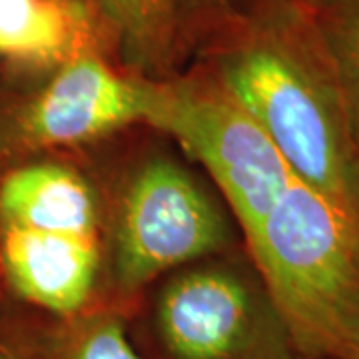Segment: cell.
<instances>
[{"label": "cell", "instance_id": "cell-11", "mask_svg": "<svg viewBox=\"0 0 359 359\" xmlns=\"http://www.w3.org/2000/svg\"><path fill=\"white\" fill-rule=\"evenodd\" d=\"M128 318L108 304L68 318L28 309L26 359H142L130 339Z\"/></svg>", "mask_w": 359, "mask_h": 359}, {"label": "cell", "instance_id": "cell-1", "mask_svg": "<svg viewBox=\"0 0 359 359\" xmlns=\"http://www.w3.org/2000/svg\"><path fill=\"white\" fill-rule=\"evenodd\" d=\"M192 60L222 80L297 178L359 214L351 122L308 11H233Z\"/></svg>", "mask_w": 359, "mask_h": 359}, {"label": "cell", "instance_id": "cell-8", "mask_svg": "<svg viewBox=\"0 0 359 359\" xmlns=\"http://www.w3.org/2000/svg\"><path fill=\"white\" fill-rule=\"evenodd\" d=\"M0 224L102 240V196L86 146L8 168L0 176Z\"/></svg>", "mask_w": 359, "mask_h": 359}, {"label": "cell", "instance_id": "cell-12", "mask_svg": "<svg viewBox=\"0 0 359 359\" xmlns=\"http://www.w3.org/2000/svg\"><path fill=\"white\" fill-rule=\"evenodd\" d=\"M334 68L359 146V0H323L308 11Z\"/></svg>", "mask_w": 359, "mask_h": 359}, {"label": "cell", "instance_id": "cell-14", "mask_svg": "<svg viewBox=\"0 0 359 359\" xmlns=\"http://www.w3.org/2000/svg\"><path fill=\"white\" fill-rule=\"evenodd\" d=\"M28 309L0 302V359H26Z\"/></svg>", "mask_w": 359, "mask_h": 359}, {"label": "cell", "instance_id": "cell-3", "mask_svg": "<svg viewBox=\"0 0 359 359\" xmlns=\"http://www.w3.org/2000/svg\"><path fill=\"white\" fill-rule=\"evenodd\" d=\"M308 359H339L359 327V214L294 178L244 240Z\"/></svg>", "mask_w": 359, "mask_h": 359}, {"label": "cell", "instance_id": "cell-5", "mask_svg": "<svg viewBox=\"0 0 359 359\" xmlns=\"http://www.w3.org/2000/svg\"><path fill=\"white\" fill-rule=\"evenodd\" d=\"M142 122L166 134L212 182L252 236L297 178L276 144L210 68L192 60L164 80H140Z\"/></svg>", "mask_w": 359, "mask_h": 359}, {"label": "cell", "instance_id": "cell-2", "mask_svg": "<svg viewBox=\"0 0 359 359\" xmlns=\"http://www.w3.org/2000/svg\"><path fill=\"white\" fill-rule=\"evenodd\" d=\"M86 154L102 196L100 304L130 316L170 271L244 248L222 196L166 134L138 122Z\"/></svg>", "mask_w": 359, "mask_h": 359}, {"label": "cell", "instance_id": "cell-15", "mask_svg": "<svg viewBox=\"0 0 359 359\" xmlns=\"http://www.w3.org/2000/svg\"><path fill=\"white\" fill-rule=\"evenodd\" d=\"M323 0H236V11L259 8V6H294L302 11H311Z\"/></svg>", "mask_w": 359, "mask_h": 359}, {"label": "cell", "instance_id": "cell-7", "mask_svg": "<svg viewBox=\"0 0 359 359\" xmlns=\"http://www.w3.org/2000/svg\"><path fill=\"white\" fill-rule=\"evenodd\" d=\"M100 238L0 224V302L50 318L100 304Z\"/></svg>", "mask_w": 359, "mask_h": 359}, {"label": "cell", "instance_id": "cell-10", "mask_svg": "<svg viewBox=\"0 0 359 359\" xmlns=\"http://www.w3.org/2000/svg\"><path fill=\"white\" fill-rule=\"evenodd\" d=\"M130 74L164 80L188 66L182 46V0H92Z\"/></svg>", "mask_w": 359, "mask_h": 359}, {"label": "cell", "instance_id": "cell-17", "mask_svg": "<svg viewBox=\"0 0 359 359\" xmlns=\"http://www.w3.org/2000/svg\"><path fill=\"white\" fill-rule=\"evenodd\" d=\"M353 186H355V198L359 205V146L355 148V156H353Z\"/></svg>", "mask_w": 359, "mask_h": 359}, {"label": "cell", "instance_id": "cell-16", "mask_svg": "<svg viewBox=\"0 0 359 359\" xmlns=\"http://www.w3.org/2000/svg\"><path fill=\"white\" fill-rule=\"evenodd\" d=\"M339 359H359V327L358 332L351 335V339L344 349V353L339 355Z\"/></svg>", "mask_w": 359, "mask_h": 359}, {"label": "cell", "instance_id": "cell-13", "mask_svg": "<svg viewBox=\"0 0 359 359\" xmlns=\"http://www.w3.org/2000/svg\"><path fill=\"white\" fill-rule=\"evenodd\" d=\"M236 11V0H182V46L188 65L194 54Z\"/></svg>", "mask_w": 359, "mask_h": 359}, {"label": "cell", "instance_id": "cell-6", "mask_svg": "<svg viewBox=\"0 0 359 359\" xmlns=\"http://www.w3.org/2000/svg\"><path fill=\"white\" fill-rule=\"evenodd\" d=\"M140 80L102 52L42 65L0 60V176L142 122Z\"/></svg>", "mask_w": 359, "mask_h": 359}, {"label": "cell", "instance_id": "cell-4", "mask_svg": "<svg viewBox=\"0 0 359 359\" xmlns=\"http://www.w3.org/2000/svg\"><path fill=\"white\" fill-rule=\"evenodd\" d=\"M128 332L142 359H308L245 248L160 278Z\"/></svg>", "mask_w": 359, "mask_h": 359}, {"label": "cell", "instance_id": "cell-9", "mask_svg": "<svg viewBox=\"0 0 359 359\" xmlns=\"http://www.w3.org/2000/svg\"><path fill=\"white\" fill-rule=\"evenodd\" d=\"M80 52H102L118 62L92 0H0L2 62L42 65Z\"/></svg>", "mask_w": 359, "mask_h": 359}]
</instances>
